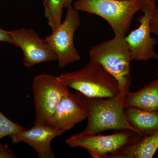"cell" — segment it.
<instances>
[{
  "instance_id": "cell-1",
  "label": "cell",
  "mask_w": 158,
  "mask_h": 158,
  "mask_svg": "<svg viewBox=\"0 0 158 158\" xmlns=\"http://www.w3.org/2000/svg\"><path fill=\"white\" fill-rule=\"evenodd\" d=\"M75 94L87 111L88 122L83 134L95 135L108 130H129L136 133L126 117L125 94L121 93L111 98H92L77 91Z\"/></svg>"
},
{
  "instance_id": "cell-2",
  "label": "cell",
  "mask_w": 158,
  "mask_h": 158,
  "mask_svg": "<svg viewBox=\"0 0 158 158\" xmlns=\"http://www.w3.org/2000/svg\"><path fill=\"white\" fill-rule=\"evenodd\" d=\"M69 88L92 98H111L121 90L117 80L99 63L90 61L83 68L58 76Z\"/></svg>"
},
{
  "instance_id": "cell-3",
  "label": "cell",
  "mask_w": 158,
  "mask_h": 158,
  "mask_svg": "<svg viewBox=\"0 0 158 158\" xmlns=\"http://www.w3.org/2000/svg\"><path fill=\"white\" fill-rule=\"evenodd\" d=\"M89 57L90 61L99 63L117 80L121 94H125L129 91L131 82L130 64L133 59L125 37L115 36L92 47Z\"/></svg>"
},
{
  "instance_id": "cell-4",
  "label": "cell",
  "mask_w": 158,
  "mask_h": 158,
  "mask_svg": "<svg viewBox=\"0 0 158 158\" xmlns=\"http://www.w3.org/2000/svg\"><path fill=\"white\" fill-rule=\"evenodd\" d=\"M145 0H77L74 8L94 14L110 24L115 36L125 37L134 15L141 11Z\"/></svg>"
},
{
  "instance_id": "cell-5",
  "label": "cell",
  "mask_w": 158,
  "mask_h": 158,
  "mask_svg": "<svg viewBox=\"0 0 158 158\" xmlns=\"http://www.w3.org/2000/svg\"><path fill=\"white\" fill-rule=\"evenodd\" d=\"M33 90L35 119L34 125H48L62 97L69 88L59 77L43 74L35 77Z\"/></svg>"
},
{
  "instance_id": "cell-6",
  "label": "cell",
  "mask_w": 158,
  "mask_h": 158,
  "mask_svg": "<svg viewBox=\"0 0 158 158\" xmlns=\"http://www.w3.org/2000/svg\"><path fill=\"white\" fill-rule=\"evenodd\" d=\"M67 9L63 22L45 38L56 56L60 69L81 59L74 42L75 33L81 26L78 11L72 6Z\"/></svg>"
},
{
  "instance_id": "cell-7",
  "label": "cell",
  "mask_w": 158,
  "mask_h": 158,
  "mask_svg": "<svg viewBox=\"0 0 158 158\" xmlns=\"http://www.w3.org/2000/svg\"><path fill=\"white\" fill-rule=\"evenodd\" d=\"M141 136L133 131L123 130L109 135H87L81 132L65 140L71 148H81L94 158H108L111 155Z\"/></svg>"
},
{
  "instance_id": "cell-8",
  "label": "cell",
  "mask_w": 158,
  "mask_h": 158,
  "mask_svg": "<svg viewBox=\"0 0 158 158\" xmlns=\"http://www.w3.org/2000/svg\"><path fill=\"white\" fill-rule=\"evenodd\" d=\"M156 2L145 0L141 11L143 14L137 20L140 23L138 28L133 30L125 37L129 46L133 60L147 61L158 59V54L155 50L157 40L151 36L150 21Z\"/></svg>"
},
{
  "instance_id": "cell-9",
  "label": "cell",
  "mask_w": 158,
  "mask_h": 158,
  "mask_svg": "<svg viewBox=\"0 0 158 158\" xmlns=\"http://www.w3.org/2000/svg\"><path fill=\"white\" fill-rule=\"evenodd\" d=\"M12 45L23 52V61L26 67L48 62L57 61L56 54L45 39H41L34 30L25 28L9 31Z\"/></svg>"
},
{
  "instance_id": "cell-10",
  "label": "cell",
  "mask_w": 158,
  "mask_h": 158,
  "mask_svg": "<svg viewBox=\"0 0 158 158\" xmlns=\"http://www.w3.org/2000/svg\"><path fill=\"white\" fill-rule=\"evenodd\" d=\"M62 134L61 131L51 126L34 125L30 129L23 130L9 137L12 144L24 142L33 148L38 158H53L55 155L51 148V142Z\"/></svg>"
},
{
  "instance_id": "cell-11",
  "label": "cell",
  "mask_w": 158,
  "mask_h": 158,
  "mask_svg": "<svg viewBox=\"0 0 158 158\" xmlns=\"http://www.w3.org/2000/svg\"><path fill=\"white\" fill-rule=\"evenodd\" d=\"M87 118V111L79 102L76 94H66L60 101L48 125L63 133Z\"/></svg>"
},
{
  "instance_id": "cell-12",
  "label": "cell",
  "mask_w": 158,
  "mask_h": 158,
  "mask_svg": "<svg viewBox=\"0 0 158 158\" xmlns=\"http://www.w3.org/2000/svg\"><path fill=\"white\" fill-rule=\"evenodd\" d=\"M158 149V131L139 136L108 158H152Z\"/></svg>"
},
{
  "instance_id": "cell-13",
  "label": "cell",
  "mask_w": 158,
  "mask_h": 158,
  "mask_svg": "<svg viewBox=\"0 0 158 158\" xmlns=\"http://www.w3.org/2000/svg\"><path fill=\"white\" fill-rule=\"evenodd\" d=\"M125 109L134 107L148 111H158V78L136 91L126 94Z\"/></svg>"
},
{
  "instance_id": "cell-14",
  "label": "cell",
  "mask_w": 158,
  "mask_h": 158,
  "mask_svg": "<svg viewBox=\"0 0 158 158\" xmlns=\"http://www.w3.org/2000/svg\"><path fill=\"white\" fill-rule=\"evenodd\" d=\"M128 122L141 136L158 131V111H150L134 107L125 109Z\"/></svg>"
},
{
  "instance_id": "cell-15",
  "label": "cell",
  "mask_w": 158,
  "mask_h": 158,
  "mask_svg": "<svg viewBox=\"0 0 158 158\" xmlns=\"http://www.w3.org/2000/svg\"><path fill=\"white\" fill-rule=\"evenodd\" d=\"M44 15L52 31L62 23L63 13L62 0H44L43 2Z\"/></svg>"
},
{
  "instance_id": "cell-16",
  "label": "cell",
  "mask_w": 158,
  "mask_h": 158,
  "mask_svg": "<svg viewBox=\"0 0 158 158\" xmlns=\"http://www.w3.org/2000/svg\"><path fill=\"white\" fill-rule=\"evenodd\" d=\"M25 129L23 127L10 120L0 111V140Z\"/></svg>"
},
{
  "instance_id": "cell-17",
  "label": "cell",
  "mask_w": 158,
  "mask_h": 158,
  "mask_svg": "<svg viewBox=\"0 0 158 158\" xmlns=\"http://www.w3.org/2000/svg\"><path fill=\"white\" fill-rule=\"evenodd\" d=\"M150 29L151 34L158 37V9L156 5L154 6L150 21Z\"/></svg>"
},
{
  "instance_id": "cell-18",
  "label": "cell",
  "mask_w": 158,
  "mask_h": 158,
  "mask_svg": "<svg viewBox=\"0 0 158 158\" xmlns=\"http://www.w3.org/2000/svg\"><path fill=\"white\" fill-rule=\"evenodd\" d=\"M16 156L7 145L0 144V158H16Z\"/></svg>"
},
{
  "instance_id": "cell-19",
  "label": "cell",
  "mask_w": 158,
  "mask_h": 158,
  "mask_svg": "<svg viewBox=\"0 0 158 158\" xmlns=\"http://www.w3.org/2000/svg\"><path fill=\"white\" fill-rule=\"evenodd\" d=\"M0 42H6L12 44V41L9 31L0 28Z\"/></svg>"
},
{
  "instance_id": "cell-20",
  "label": "cell",
  "mask_w": 158,
  "mask_h": 158,
  "mask_svg": "<svg viewBox=\"0 0 158 158\" xmlns=\"http://www.w3.org/2000/svg\"><path fill=\"white\" fill-rule=\"evenodd\" d=\"M63 1V8L64 9H67L69 6H72L73 0H62Z\"/></svg>"
},
{
  "instance_id": "cell-21",
  "label": "cell",
  "mask_w": 158,
  "mask_h": 158,
  "mask_svg": "<svg viewBox=\"0 0 158 158\" xmlns=\"http://www.w3.org/2000/svg\"><path fill=\"white\" fill-rule=\"evenodd\" d=\"M122 1H135V0H122ZM151 1L156 2L157 0H151Z\"/></svg>"
},
{
  "instance_id": "cell-22",
  "label": "cell",
  "mask_w": 158,
  "mask_h": 158,
  "mask_svg": "<svg viewBox=\"0 0 158 158\" xmlns=\"http://www.w3.org/2000/svg\"><path fill=\"white\" fill-rule=\"evenodd\" d=\"M156 76L157 77V78H158V67L157 69V70Z\"/></svg>"
},
{
  "instance_id": "cell-23",
  "label": "cell",
  "mask_w": 158,
  "mask_h": 158,
  "mask_svg": "<svg viewBox=\"0 0 158 158\" xmlns=\"http://www.w3.org/2000/svg\"><path fill=\"white\" fill-rule=\"evenodd\" d=\"M157 158H158V155L157 156V157H156Z\"/></svg>"
}]
</instances>
